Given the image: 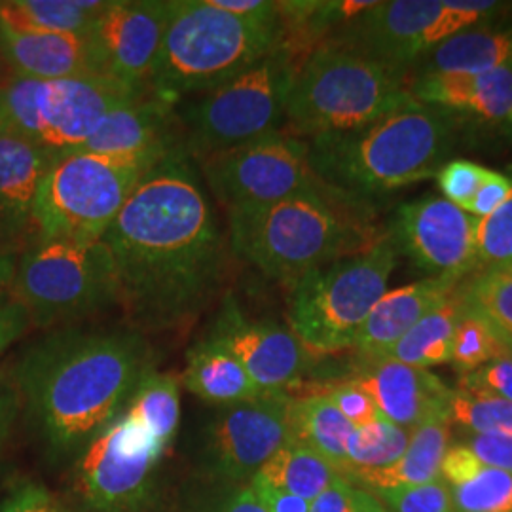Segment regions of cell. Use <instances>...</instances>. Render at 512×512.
<instances>
[{
  "mask_svg": "<svg viewBox=\"0 0 512 512\" xmlns=\"http://www.w3.org/2000/svg\"><path fill=\"white\" fill-rule=\"evenodd\" d=\"M80 150L97 154H186L177 112L150 93L109 112Z\"/></svg>",
  "mask_w": 512,
  "mask_h": 512,
  "instance_id": "cell-21",
  "label": "cell"
},
{
  "mask_svg": "<svg viewBox=\"0 0 512 512\" xmlns=\"http://www.w3.org/2000/svg\"><path fill=\"white\" fill-rule=\"evenodd\" d=\"M456 287L448 281L423 279L387 291L366 317L351 349L363 361L382 359L423 315L442 304Z\"/></svg>",
  "mask_w": 512,
  "mask_h": 512,
  "instance_id": "cell-24",
  "label": "cell"
},
{
  "mask_svg": "<svg viewBox=\"0 0 512 512\" xmlns=\"http://www.w3.org/2000/svg\"><path fill=\"white\" fill-rule=\"evenodd\" d=\"M463 313L465 306L458 285L454 293L437 308L423 315L378 361L387 359L423 370H429L431 366L448 365L452 357L456 327Z\"/></svg>",
  "mask_w": 512,
  "mask_h": 512,
  "instance_id": "cell-28",
  "label": "cell"
},
{
  "mask_svg": "<svg viewBox=\"0 0 512 512\" xmlns=\"http://www.w3.org/2000/svg\"><path fill=\"white\" fill-rule=\"evenodd\" d=\"M410 97L406 74L327 40L300 61L281 131L304 141L348 133Z\"/></svg>",
  "mask_w": 512,
  "mask_h": 512,
  "instance_id": "cell-6",
  "label": "cell"
},
{
  "mask_svg": "<svg viewBox=\"0 0 512 512\" xmlns=\"http://www.w3.org/2000/svg\"><path fill=\"white\" fill-rule=\"evenodd\" d=\"M325 395L336 404V408L344 414V418L353 427H363L382 418L378 406L370 399V395L359 385L353 384L351 380L329 385Z\"/></svg>",
  "mask_w": 512,
  "mask_h": 512,
  "instance_id": "cell-42",
  "label": "cell"
},
{
  "mask_svg": "<svg viewBox=\"0 0 512 512\" xmlns=\"http://www.w3.org/2000/svg\"><path fill=\"white\" fill-rule=\"evenodd\" d=\"M465 444L482 465L512 473V433L471 435Z\"/></svg>",
  "mask_w": 512,
  "mask_h": 512,
  "instance_id": "cell-43",
  "label": "cell"
},
{
  "mask_svg": "<svg viewBox=\"0 0 512 512\" xmlns=\"http://www.w3.org/2000/svg\"><path fill=\"white\" fill-rule=\"evenodd\" d=\"M298 65L296 54L283 40L255 65L186 105L177 114L186 156L200 162L281 131Z\"/></svg>",
  "mask_w": 512,
  "mask_h": 512,
  "instance_id": "cell-9",
  "label": "cell"
},
{
  "mask_svg": "<svg viewBox=\"0 0 512 512\" xmlns=\"http://www.w3.org/2000/svg\"><path fill=\"white\" fill-rule=\"evenodd\" d=\"M509 124H511V126H512V116H511V120H509Z\"/></svg>",
  "mask_w": 512,
  "mask_h": 512,
  "instance_id": "cell-56",
  "label": "cell"
},
{
  "mask_svg": "<svg viewBox=\"0 0 512 512\" xmlns=\"http://www.w3.org/2000/svg\"><path fill=\"white\" fill-rule=\"evenodd\" d=\"M207 2L213 8L245 21H253V23L279 21V2H268V0H207Z\"/></svg>",
  "mask_w": 512,
  "mask_h": 512,
  "instance_id": "cell-47",
  "label": "cell"
},
{
  "mask_svg": "<svg viewBox=\"0 0 512 512\" xmlns=\"http://www.w3.org/2000/svg\"><path fill=\"white\" fill-rule=\"evenodd\" d=\"M14 298L42 329L116 304L109 249L101 239H38L18 256Z\"/></svg>",
  "mask_w": 512,
  "mask_h": 512,
  "instance_id": "cell-11",
  "label": "cell"
},
{
  "mask_svg": "<svg viewBox=\"0 0 512 512\" xmlns=\"http://www.w3.org/2000/svg\"><path fill=\"white\" fill-rule=\"evenodd\" d=\"M19 255L0 256V317L16 304L14 277Z\"/></svg>",
  "mask_w": 512,
  "mask_h": 512,
  "instance_id": "cell-52",
  "label": "cell"
},
{
  "mask_svg": "<svg viewBox=\"0 0 512 512\" xmlns=\"http://www.w3.org/2000/svg\"><path fill=\"white\" fill-rule=\"evenodd\" d=\"M291 437L298 440L344 475L348 467V440L353 425L325 393H315L289 401Z\"/></svg>",
  "mask_w": 512,
  "mask_h": 512,
  "instance_id": "cell-29",
  "label": "cell"
},
{
  "mask_svg": "<svg viewBox=\"0 0 512 512\" xmlns=\"http://www.w3.org/2000/svg\"><path fill=\"white\" fill-rule=\"evenodd\" d=\"M207 338L232 353L264 395H289L311 357L293 330L247 319L232 294H226Z\"/></svg>",
  "mask_w": 512,
  "mask_h": 512,
  "instance_id": "cell-18",
  "label": "cell"
},
{
  "mask_svg": "<svg viewBox=\"0 0 512 512\" xmlns=\"http://www.w3.org/2000/svg\"><path fill=\"white\" fill-rule=\"evenodd\" d=\"M511 192V177L501 175V173H497V171H492L490 179L478 190L475 200L471 203L469 215H473L475 219H484V217L492 215L503 203L507 202V198L511 196Z\"/></svg>",
  "mask_w": 512,
  "mask_h": 512,
  "instance_id": "cell-46",
  "label": "cell"
},
{
  "mask_svg": "<svg viewBox=\"0 0 512 512\" xmlns=\"http://www.w3.org/2000/svg\"><path fill=\"white\" fill-rule=\"evenodd\" d=\"M27 325H31L29 317L16 300V304L0 317V355L8 349L12 342L18 340L19 336L27 329Z\"/></svg>",
  "mask_w": 512,
  "mask_h": 512,
  "instance_id": "cell-51",
  "label": "cell"
},
{
  "mask_svg": "<svg viewBox=\"0 0 512 512\" xmlns=\"http://www.w3.org/2000/svg\"><path fill=\"white\" fill-rule=\"evenodd\" d=\"M353 490L346 476H338L332 486L310 503V512H353Z\"/></svg>",
  "mask_w": 512,
  "mask_h": 512,
  "instance_id": "cell-49",
  "label": "cell"
},
{
  "mask_svg": "<svg viewBox=\"0 0 512 512\" xmlns=\"http://www.w3.org/2000/svg\"><path fill=\"white\" fill-rule=\"evenodd\" d=\"M476 224L454 203L427 196L397 209L389 236L429 279L459 285L476 270Z\"/></svg>",
  "mask_w": 512,
  "mask_h": 512,
  "instance_id": "cell-16",
  "label": "cell"
},
{
  "mask_svg": "<svg viewBox=\"0 0 512 512\" xmlns=\"http://www.w3.org/2000/svg\"><path fill=\"white\" fill-rule=\"evenodd\" d=\"M0 6L21 23L63 35H86L105 0H10Z\"/></svg>",
  "mask_w": 512,
  "mask_h": 512,
  "instance_id": "cell-33",
  "label": "cell"
},
{
  "mask_svg": "<svg viewBox=\"0 0 512 512\" xmlns=\"http://www.w3.org/2000/svg\"><path fill=\"white\" fill-rule=\"evenodd\" d=\"M509 8L511 4L495 0L376 2L327 40L408 78L421 57L442 42L480 23L501 18Z\"/></svg>",
  "mask_w": 512,
  "mask_h": 512,
  "instance_id": "cell-12",
  "label": "cell"
},
{
  "mask_svg": "<svg viewBox=\"0 0 512 512\" xmlns=\"http://www.w3.org/2000/svg\"><path fill=\"white\" fill-rule=\"evenodd\" d=\"M19 404L21 399H19L18 389L0 380V456L14 429V423L19 414Z\"/></svg>",
  "mask_w": 512,
  "mask_h": 512,
  "instance_id": "cell-50",
  "label": "cell"
},
{
  "mask_svg": "<svg viewBox=\"0 0 512 512\" xmlns=\"http://www.w3.org/2000/svg\"><path fill=\"white\" fill-rule=\"evenodd\" d=\"M408 93L431 109L475 118L509 122L512 116V69L478 74H421L408 80Z\"/></svg>",
  "mask_w": 512,
  "mask_h": 512,
  "instance_id": "cell-23",
  "label": "cell"
},
{
  "mask_svg": "<svg viewBox=\"0 0 512 512\" xmlns=\"http://www.w3.org/2000/svg\"><path fill=\"white\" fill-rule=\"evenodd\" d=\"M164 452L122 412L76 458V490L93 512H137Z\"/></svg>",
  "mask_w": 512,
  "mask_h": 512,
  "instance_id": "cell-14",
  "label": "cell"
},
{
  "mask_svg": "<svg viewBox=\"0 0 512 512\" xmlns=\"http://www.w3.org/2000/svg\"><path fill=\"white\" fill-rule=\"evenodd\" d=\"M351 382L365 389L385 420L406 431L431 414L448 410L454 395V389L433 372L387 359L365 361Z\"/></svg>",
  "mask_w": 512,
  "mask_h": 512,
  "instance_id": "cell-20",
  "label": "cell"
},
{
  "mask_svg": "<svg viewBox=\"0 0 512 512\" xmlns=\"http://www.w3.org/2000/svg\"><path fill=\"white\" fill-rule=\"evenodd\" d=\"M353 512H385L382 503L378 501V497L363 490V488H357L353 490Z\"/></svg>",
  "mask_w": 512,
  "mask_h": 512,
  "instance_id": "cell-54",
  "label": "cell"
},
{
  "mask_svg": "<svg viewBox=\"0 0 512 512\" xmlns=\"http://www.w3.org/2000/svg\"><path fill=\"white\" fill-rule=\"evenodd\" d=\"M226 215L230 251L289 287L317 268L365 251L378 239L361 217V203L327 186Z\"/></svg>",
  "mask_w": 512,
  "mask_h": 512,
  "instance_id": "cell-4",
  "label": "cell"
},
{
  "mask_svg": "<svg viewBox=\"0 0 512 512\" xmlns=\"http://www.w3.org/2000/svg\"><path fill=\"white\" fill-rule=\"evenodd\" d=\"M249 486L253 488V492L266 512H310V501L287 494L258 476L251 478Z\"/></svg>",
  "mask_w": 512,
  "mask_h": 512,
  "instance_id": "cell-48",
  "label": "cell"
},
{
  "mask_svg": "<svg viewBox=\"0 0 512 512\" xmlns=\"http://www.w3.org/2000/svg\"><path fill=\"white\" fill-rule=\"evenodd\" d=\"M308 143L317 179L365 203L437 175L454 148V118L410 97L363 128Z\"/></svg>",
  "mask_w": 512,
  "mask_h": 512,
  "instance_id": "cell-3",
  "label": "cell"
},
{
  "mask_svg": "<svg viewBox=\"0 0 512 512\" xmlns=\"http://www.w3.org/2000/svg\"><path fill=\"white\" fill-rule=\"evenodd\" d=\"M0 512H71L37 484H25L0 503Z\"/></svg>",
  "mask_w": 512,
  "mask_h": 512,
  "instance_id": "cell-44",
  "label": "cell"
},
{
  "mask_svg": "<svg viewBox=\"0 0 512 512\" xmlns=\"http://www.w3.org/2000/svg\"><path fill=\"white\" fill-rule=\"evenodd\" d=\"M145 93L99 74L61 80L16 76L0 90V128L59 156L80 150L109 112Z\"/></svg>",
  "mask_w": 512,
  "mask_h": 512,
  "instance_id": "cell-10",
  "label": "cell"
},
{
  "mask_svg": "<svg viewBox=\"0 0 512 512\" xmlns=\"http://www.w3.org/2000/svg\"><path fill=\"white\" fill-rule=\"evenodd\" d=\"M503 266H512V192L497 211L476 224V272Z\"/></svg>",
  "mask_w": 512,
  "mask_h": 512,
  "instance_id": "cell-38",
  "label": "cell"
},
{
  "mask_svg": "<svg viewBox=\"0 0 512 512\" xmlns=\"http://www.w3.org/2000/svg\"><path fill=\"white\" fill-rule=\"evenodd\" d=\"M289 401V395H262L220 408L205 435L207 469L226 480L253 478L293 439Z\"/></svg>",
  "mask_w": 512,
  "mask_h": 512,
  "instance_id": "cell-17",
  "label": "cell"
},
{
  "mask_svg": "<svg viewBox=\"0 0 512 512\" xmlns=\"http://www.w3.org/2000/svg\"><path fill=\"white\" fill-rule=\"evenodd\" d=\"M183 384L205 403L220 408L264 395L238 359L209 338L188 351Z\"/></svg>",
  "mask_w": 512,
  "mask_h": 512,
  "instance_id": "cell-27",
  "label": "cell"
},
{
  "mask_svg": "<svg viewBox=\"0 0 512 512\" xmlns=\"http://www.w3.org/2000/svg\"><path fill=\"white\" fill-rule=\"evenodd\" d=\"M165 158L169 156L86 150L55 156L35 203L40 239L103 238L133 190Z\"/></svg>",
  "mask_w": 512,
  "mask_h": 512,
  "instance_id": "cell-8",
  "label": "cell"
},
{
  "mask_svg": "<svg viewBox=\"0 0 512 512\" xmlns=\"http://www.w3.org/2000/svg\"><path fill=\"white\" fill-rule=\"evenodd\" d=\"M408 440L410 431L385 420L384 416L363 427H355L348 440V467L342 476L393 465L403 456Z\"/></svg>",
  "mask_w": 512,
  "mask_h": 512,
  "instance_id": "cell-34",
  "label": "cell"
},
{
  "mask_svg": "<svg viewBox=\"0 0 512 512\" xmlns=\"http://www.w3.org/2000/svg\"><path fill=\"white\" fill-rule=\"evenodd\" d=\"M152 370L137 330H55L16 368L19 399L48 452L78 458Z\"/></svg>",
  "mask_w": 512,
  "mask_h": 512,
  "instance_id": "cell-2",
  "label": "cell"
},
{
  "mask_svg": "<svg viewBox=\"0 0 512 512\" xmlns=\"http://www.w3.org/2000/svg\"><path fill=\"white\" fill-rule=\"evenodd\" d=\"M255 476L311 503L342 475L310 446L291 439Z\"/></svg>",
  "mask_w": 512,
  "mask_h": 512,
  "instance_id": "cell-31",
  "label": "cell"
},
{
  "mask_svg": "<svg viewBox=\"0 0 512 512\" xmlns=\"http://www.w3.org/2000/svg\"><path fill=\"white\" fill-rule=\"evenodd\" d=\"M205 183L228 211L283 202L321 183L310 162V143L275 131L200 160Z\"/></svg>",
  "mask_w": 512,
  "mask_h": 512,
  "instance_id": "cell-13",
  "label": "cell"
},
{
  "mask_svg": "<svg viewBox=\"0 0 512 512\" xmlns=\"http://www.w3.org/2000/svg\"><path fill=\"white\" fill-rule=\"evenodd\" d=\"M465 311L494 332L512 357V266L482 270L459 287Z\"/></svg>",
  "mask_w": 512,
  "mask_h": 512,
  "instance_id": "cell-32",
  "label": "cell"
},
{
  "mask_svg": "<svg viewBox=\"0 0 512 512\" xmlns=\"http://www.w3.org/2000/svg\"><path fill=\"white\" fill-rule=\"evenodd\" d=\"M397 255L393 239L385 234L365 251L317 268L294 283L289 325L310 355L353 348L366 317L387 293Z\"/></svg>",
  "mask_w": 512,
  "mask_h": 512,
  "instance_id": "cell-7",
  "label": "cell"
},
{
  "mask_svg": "<svg viewBox=\"0 0 512 512\" xmlns=\"http://www.w3.org/2000/svg\"><path fill=\"white\" fill-rule=\"evenodd\" d=\"M0 48L19 78L61 80L93 74L86 35H63L29 27L0 6Z\"/></svg>",
  "mask_w": 512,
  "mask_h": 512,
  "instance_id": "cell-22",
  "label": "cell"
},
{
  "mask_svg": "<svg viewBox=\"0 0 512 512\" xmlns=\"http://www.w3.org/2000/svg\"><path fill=\"white\" fill-rule=\"evenodd\" d=\"M450 492L456 512H512V473L501 469L484 465Z\"/></svg>",
  "mask_w": 512,
  "mask_h": 512,
  "instance_id": "cell-36",
  "label": "cell"
},
{
  "mask_svg": "<svg viewBox=\"0 0 512 512\" xmlns=\"http://www.w3.org/2000/svg\"><path fill=\"white\" fill-rule=\"evenodd\" d=\"M458 391L490 395L512 403V357H501L475 372L461 374Z\"/></svg>",
  "mask_w": 512,
  "mask_h": 512,
  "instance_id": "cell-41",
  "label": "cell"
},
{
  "mask_svg": "<svg viewBox=\"0 0 512 512\" xmlns=\"http://www.w3.org/2000/svg\"><path fill=\"white\" fill-rule=\"evenodd\" d=\"M213 512H266L251 486H243L226 497Z\"/></svg>",
  "mask_w": 512,
  "mask_h": 512,
  "instance_id": "cell-53",
  "label": "cell"
},
{
  "mask_svg": "<svg viewBox=\"0 0 512 512\" xmlns=\"http://www.w3.org/2000/svg\"><path fill=\"white\" fill-rule=\"evenodd\" d=\"M385 512H456L450 486L439 478L429 484L372 492Z\"/></svg>",
  "mask_w": 512,
  "mask_h": 512,
  "instance_id": "cell-39",
  "label": "cell"
},
{
  "mask_svg": "<svg viewBox=\"0 0 512 512\" xmlns=\"http://www.w3.org/2000/svg\"><path fill=\"white\" fill-rule=\"evenodd\" d=\"M512 69V21H488L461 31L421 57L408 80L421 74H478Z\"/></svg>",
  "mask_w": 512,
  "mask_h": 512,
  "instance_id": "cell-26",
  "label": "cell"
},
{
  "mask_svg": "<svg viewBox=\"0 0 512 512\" xmlns=\"http://www.w3.org/2000/svg\"><path fill=\"white\" fill-rule=\"evenodd\" d=\"M490 175L492 169H486L475 162L452 160L442 165V169L437 173V183L440 192L444 194V200L469 213L478 190L490 179Z\"/></svg>",
  "mask_w": 512,
  "mask_h": 512,
  "instance_id": "cell-40",
  "label": "cell"
},
{
  "mask_svg": "<svg viewBox=\"0 0 512 512\" xmlns=\"http://www.w3.org/2000/svg\"><path fill=\"white\" fill-rule=\"evenodd\" d=\"M281 42V19L253 23L217 10L207 0H175L147 92L175 107L186 95L219 88Z\"/></svg>",
  "mask_w": 512,
  "mask_h": 512,
  "instance_id": "cell-5",
  "label": "cell"
},
{
  "mask_svg": "<svg viewBox=\"0 0 512 512\" xmlns=\"http://www.w3.org/2000/svg\"><path fill=\"white\" fill-rule=\"evenodd\" d=\"M501 357H511V355L499 344L492 330L488 329L478 317L465 311L463 317L459 319L456 334H454L450 365L454 366L461 376V374L475 372L480 366L488 365Z\"/></svg>",
  "mask_w": 512,
  "mask_h": 512,
  "instance_id": "cell-37",
  "label": "cell"
},
{
  "mask_svg": "<svg viewBox=\"0 0 512 512\" xmlns=\"http://www.w3.org/2000/svg\"><path fill=\"white\" fill-rule=\"evenodd\" d=\"M186 154L154 165L101 241L109 249L116 306L133 330L192 323L219 298L230 243Z\"/></svg>",
  "mask_w": 512,
  "mask_h": 512,
  "instance_id": "cell-1",
  "label": "cell"
},
{
  "mask_svg": "<svg viewBox=\"0 0 512 512\" xmlns=\"http://www.w3.org/2000/svg\"><path fill=\"white\" fill-rule=\"evenodd\" d=\"M14 78H16V74L12 71V67L8 65L6 57L2 54V48H0V90H4Z\"/></svg>",
  "mask_w": 512,
  "mask_h": 512,
  "instance_id": "cell-55",
  "label": "cell"
},
{
  "mask_svg": "<svg viewBox=\"0 0 512 512\" xmlns=\"http://www.w3.org/2000/svg\"><path fill=\"white\" fill-rule=\"evenodd\" d=\"M450 420L471 435L512 433V403L454 389L450 399Z\"/></svg>",
  "mask_w": 512,
  "mask_h": 512,
  "instance_id": "cell-35",
  "label": "cell"
},
{
  "mask_svg": "<svg viewBox=\"0 0 512 512\" xmlns=\"http://www.w3.org/2000/svg\"><path fill=\"white\" fill-rule=\"evenodd\" d=\"M450 408L431 414L414 429L403 456L393 465L376 471H355L346 475L351 484L368 492L410 488L440 478V465L450 446Z\"/></svg>",
  "mask_w": 512,
  "mask_h": 512,
  "instance_id": "cell-25",
  "label": "cell"
},
{
  "mask_svg": "<svg viewBox=\"0 0 512 512\" xmlns=\"http://www.w3.org/2000/svg\"><path fill=\"white\" fill-rule=\"evenodd\" d=\"M484 465L480 463V459L469 450V446L463 444H454L448 446L442 465H440V478L450 486H459L467 480H471L473 476L482 469Z\"/></svg>",
  "mask_w": 512,
  "mask_h": 512,
  "instance_id": "cell-45",
  "label": "cell"
},
{
  "mask_svg": "<svg viewBox=\"0 0 512 512\" xmlns=\"http://www.w3.org/2000/svg\"><path fill=\"white\" fill-rule=\"evenodd\" d=\"M175 0H109L88 29L93 74L147 92Z\"/></svg>",
  "mask_w": 512,
  "mask_h": 512,
  "instance_id": "cell-15",
  "label": "cell"
},
{
  "mask_svg": "<svg viewBox=\"0 0 512 512\" xmlns=\"http://www.w3.org/2000/svg\"><path fill=\"white\" fill-rule=\"evenodd\" d=\"M54 154L0 128V256L35 245L38 188Z\"/></svg>",
  "mask_w": 512,
  "mask_h": 512,
  "instance_id": "cell-19",
  "label": "cell"
},
{
  "mask_svg": "<svg viewBox=\"0 0 512 512\" xmlns=\"http://www.w3.org/2000/svg\"><path fill=\"white\" fill-rule=\"evenodd\" d=\"M128 404L124 414L165 454L181 421L179 382L169 374L150 370Z\"/></svg>",
  "mask_w": 512,
  "mask_h": 512,
  "instance_id": "cell-30",
  "label": "cell"
}]
</instances>
